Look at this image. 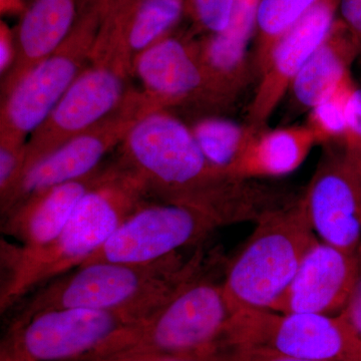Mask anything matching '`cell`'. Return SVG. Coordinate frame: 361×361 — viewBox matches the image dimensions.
Wrapping results in <instances>:
<instances>
[{
    "instance_id": "12",
    "label": "cell",
    "mask_w": 361,
    "mask_h": 361,
    "mask_svg": "<svg viewBox=\"0 0 361 361\" xmlns=\"http://www.w3.org/2000/svg\"><path fill=\"white\" fill-rule=\"evenodd\" d=\"M301 202L320 241L355 253L361 245V171L342 149L323 155Z\"/></svg>"
},
{
    "instance_id": "15",
    "label": "cell",
    "mask_w": 361,
    "mask_h": 361,
    "mask_svg": "<svg viewBox=\"0 0 361 361\" xmlns=\"http://www.w3.org/2000/svg\"><path fill=\"white\" fill-rule=\"evenodd\" d=\"M357 274V256L316 240L295 276L271 310L336 316L345 306Z\"/></svg>"
},
{
    "instance_id": "20",
    "label": "cell",
    "mask_w": 361,
    "mask_h": 361,
    "mask_svg": "<svg viewBox=\"0 0 361 361\" xmlns=\"http://www.w3.org/2000/svg\"><path fill=\"white\" fill-rule=\"evenodd\" d=\"M190 129L207 159L230 175L259 132L248 123L240 125L214 116L199 118Z\"/></svg>"
},
{
    "instance_id": "10",
    "label": "cell",
    "mask_w": 361,
    "mask_h": 361,
    "mask_svg": "<svg viewBox=\"0 0 361 361\" xmlns=\"http://www.w3.org/2000/svg\"><path fill=\"white\" fill-rule=\"evenodd\" d=\"M220 227L211 216L196 209L161 202L148 203L132 214L82 265L154 262L182 249L204 245Z\"/></svg>"
},
{
    "instance_id": "18",
    "label": "cell",
    "mask_w": 361,
    "mask_h": 361,
    "mask_svg": "<svg viewBox=\"0 0 361 361\" xmlns=\"http://www.w3.org/2000/svg\"><path fill=\"white\" fill-rule=\"evenodd\" d=\"M361 47L337 18L329 37L294 78L288 94L298 111H310L351 77L350 66Z\"/></svg>"
},
{
    "instance_id": "8",
    "label": "cell",
    "mask_w": 361,
    "mask_h": 361,
    "mask_svg": "<svg viewBox=\"0 0 361 361\" xmlns=\"http://www.w3.org/2000/svg\"><path fill=\"white\" fill-rule=\"evenodd\" d=\"M132 75V70L120 59L92 54L90 66L30 135L20 177L45 156L118 110L134 92L129 87Z\"/></svg>"
},
{
    "instance_id": "27",
    "label": "cell",
    "mask_w": 361,
    "mask_h": 361,
    "mask_svg": "<svg viewBox=\"0 0 361 361\" xmlns=\"http://www.w3.org/2000/svg\"><path fill=\"white\" fill-rule=\"evenodd\" d=\"M338 20L361 47V0H339Z\"/></svg>"
},
{
    "instance_id": "2",
    "label": "cell",
    "mask_w": 361,
    "mask_h": 361,
    "mask_svg": "<svg viewBox=\"0 0 361 361\" xmlns=\"http://www.w3.org/2000/svg\"><path fill=\"white\" fill-rule=\"evenodd\" d=\"M149 197L142 180L118 161L80 200L49 245L26 250L1 240V313L42 285L84 264L132 214L149 203Z\"/></svg>"
},
{
    "instance_id": "23",
    "label": "cell",
    "mask_w": 361,
    "mask_h": 361,
    "mask_svg": "<svg viewBox=\"0 0 361 361\" xmlns=\"http://www.w3.org/2000/svg\"><path fill=\"white\" fill-rule=\"evenodd\" d=\"M237 0H185V13H189L198 32L211 35L224 30L231 18Z\"/></svg>"
},
{
    "instance_id": "3",
    "label": "cell",
    "mask_w": 361,
    "mask_h": 361,
    "mask_svg": "<svg viewBox=\"0 0 361 361\" xmlns=\"http://www.w3.org/2000/svg\"><path fill=\"white\" fill-rule=\"evenodd\" d=\"M209 257L202 245L188 257L177 252L145 264L97 262L80 266L42 285L16 304L8 327L61 308L114 311L141 322L167 302Z\"/></svg>"
},
{
    "instance_id": "1",
    "label": "cell",
    "mask_w": 361,
    "mask_h": 361,
    "mask_svg": "<svg viewBox=\"0 0 361 361\" xmlns=\"http://www.w3.org/2000/svg\"><path fill=\"white\" fill-rule=\"evenodd\" d=\"M122 144L121 161L142 180L149 196L208 214L221 227L255 224L296 199V194L216 167L191 129L165 110L137 121Z\"/></svg>"
},
{
    "instance_id": "16",
    "label": "cell",
    "mask_w": 361,
    "mask_h": 361,
    "mask_svg": "<svg viewBox=\"0 0 361 361\" xmlns=\"http://www.w3.org/2000/svg\"><path fill=\"white\" fill-rule=\"evenodd\" d=\"M90 0H28L13 32L16 54L4 75L2 97L51 56L77 25Z\"/></svg>"
},
{
    "instance_id": "9",
    "label": "cell",
    "mask_w": 361,
    "mask_h": 361,
    "mask_svg": "<svg viewBox=\"0 0 361 361\" xmlns=\"http://www.w3.org/2000/svg\"><path fill=\"white\" fill-rule=\"evenodd\" d=\"M155 111L142 92H133L115 113L28 169L6 200L0 202L1 216L35 195L96 171L104 156L122 144L137 121Z\"/></svg>"
},
{
    "instance_id": "28",
    "label": "cell",
    "mask_w": 361,
    "mask_h": 361,
    "mask_svg": "<svg viewBox=\"0 0 361 361\" xmlns=\"http://www.w3.org/2000/svg\"><path fill=\"white\" fill-rule=\"evenodd\" d=\"M16 49H14L13 32L1 21L0 25V71L6 75L13 65Z\"/></svg>"
},
{
    "instance_id": "33",
    "label": "cell",
    "mask_w": 361,
    "mask_h": 361,
    "mask_svg": "<svg viewBox=\"0 0 361 361\" xmlns=\"http://www.w3.org/2000/svg\"><path fill=\"white\" fill-rule=\"evenodd\" d=\"M353 361H361V343H360V348H358L357 353H356L355 360H353Z\"/></svg>"
},
{
    "instance_id": "19",
    "label": "cell",
    "mask_w": 361,
    "mask_h": 361,
    "mask_svg": "<svg viewBox=\"0 0 361 361\" xmlns=\"http://www.w3.org/2000/svg\"><path fill=\"white\" fill-rule=\"evenodd\" d=\"M318 144L307 125L263 129L254 135L231 175L258 180L291 174L300 167Z\"/></svg>"
},
{
    "instance_id": "5",
    "label": "cell",
    "mask_w": 361,
    "mask_h": 361,
    "mask_svg": "<svg viewBox=\"0 0 361 361\" xmlns=\"http://www.w3.org/2000/svg\"><path fill=\"white\" fill-rule=\"evenodd\" d=\"M317 239L301 195L293 203L263 216L243 247L225 265L223 286L233 312L272 310Z\"/></svg>"
},
{
    "instance_id": "11",
    "label": "cell",
    "mask_w": 361,
    "mask_h": 361,
    "mask_svg": "<svg viewBox=\"0 0 361 361\" xmlns=\"http://www.w3.org/2000/svg\"><path fill=\"white\" fill-rule=\"evenodd\" d=\"M139 322L123 313L61 308L7 329L1 348L33 361H78L118 330Z\"/></svg>"
},
{
    "instance_id": "34",
    "label": "cell",
    "mask_w": 361,
    "mask_h": 361,
    "mask_svg": "<svg viewBox=\"0 0 361 361\" xmlns=\"http://www.w3.org/2000/svg\"><path fill=\"white\" fill-rule=\"evenodd\" d=\"M27 1H28V0H26V2H27Z\"/></svg>"
},
{
    "instance_id": "26",
    "label": "cell",
    "mask_w": 361,
    "mask_h": 361,
    "mask_svg": "<svg viewBox=\"0 0 361 361\" xmlns=\"http://www.w3.org/2000/svg\"><path fill=\"white\" fill-rule=\"evenodd\" d=\"M357 274L348 301L341 314L356 336L361 339V245L356 251Z\"/></svg>"
},
{
    "instance_id": "25",
    "label": "cell",
    "mask_w": 361,
    "mask_h": 361,
    "mask_svg": "<svg viewBox=\"0 0 361 361\" xmlns=\"http://www.w3.org/2000/svg\"><path fill=\"white\" fill-rule=\"evenodd\" d=\"M200 361H316L280 355L262 349L221 348L214 349Z\"/></svg>"
},
{
    "instance_id": "31",
    "label": "cell",
    "mask_w": 361,
    "mask_h": 361,
    "mask_svg": "<svg viewBox=\"0 0 361 361\" xmlns=\"http://www.w3.org/2000/svg\"><path fill=\"white\" fill-rule=\"evenodd\" d=\"M0 361H33L30 358L11 350V349L1 348H0Z\"/></svg>"
},
{
    "instance_id": "7",
    "label": "cell",
    "mask_w": 361,
    "mask_h": 361,
    "mask_svg": "<svg viewBox=\"0 0 361 361\" xmlns=\"http://www.w3.org/2000/svg\"><path fill=\"white\" fill-rule=\"evenodd\" d=\"M360 343L341 315L244 310L233 314L212 351L254 348L302 360L353 361Z\"/></svg>"
},
{
    "instance_id": "17",
    "label": "cell",
    "mask_w": 361,
    "mask_h": 361,
    "mask_svg": "<svg viewBox=\"0 0 361 361\" xmlns=\"http://www.w3.org/2000/svg\"><path fill=\"white\" fill-rule=\"evenodd\" d=\"M113 166L97 168L85 177L30 197L1 216L2 234L20 241L26 250L49 245L65 228L80 200L108 177Z\"/></svg>"
},
{
    "instance_id": "32",
    "label": "cell",
    "mask_w": 361,
    "mask_h": 361,
    "mask_svg": "<svg viewBox=\"0 0 361 361\" xmlns=\"http://www.w3.org/2000/svg\"><path fill=\"white\" fill-rule=\"evenodd\" d=\"M156 357H158L159 360H161V361H193L189 360H184V358L170 357V356H156Z\"/></svg>"
},
{
    "instance_id": "4",
    "label": "cell",
    "mask_w": 361,
    "mask_h": 361,
    "mask_svg": "<svg viewBox=\"0 0 361 361\" xmlns=\"http://www.w3.org/2000/svg\"><path fill=\"white\" fill-rule=\"evenodd\" d=\"M221 258L210 255L167 302L141 322L128 325L78 361L116 356H170L199 361L224 334L234 312L217 274Z\"/></svg>"
},
{
    "instance_id": "30",
    "label": "cell",
    "mask_w": 361,
    "mask_h": 361,
    "mask_svg": "<svg viewBox=\"0 0 361 361\" xmlns=\"http://www.w3.org/2000/svg\"><path fill=\"white\" fill-rule=\"evenodd\" d=\"M26 6L25 0H1V13H8V11H23Z\"/></svg>"
},
{
    "instance_id": "13",
    "label": "cell",
    "mask_w": 361,
    "mask_h": 361,
    "mask_svg": "<svg viewBox=\"0 0 361 361\" xmlns=\"http://www.w3.org/2000/svg\"><path fill=\"white\" fill-rule=\"evenodd\" d=\"M339 0H322L284 33L273 47L262 68L248 108V125L265 129L294 78L329 37L337 20Z\"/></svg>"
},
{
    "instance_id": "6",
    "label": "cell",
    "mask_w": 361,
    "mask_h": 361,
    "mask_svg": "<svg viewBox=\"0 0 361 361\" xmlns=\"http://www.w3.org/2000/svg\"><path fill=\"white\" fill-rule=\"evenodd\" d=\"M104 13V0H90L65 42L4 97L0 141L26 145V135L39 129L51 115L66 90L90 66Z\"/></svg>"
},
{
    "instance_id": "29",
    "label": "cell",
    "mask_w": 361,
    "mask_h": 361,
    "mask_svg": "<svg viewBox=\"0 0 361 361\" xmlns=\"http://www.w3.org/2000/svg\"><path fill=\"white\" fill-rule=\"evenodd\" d=\"M87 361H161L156 356L134 355V356H116V357L99 358Z\"/></svg>"
},
{
    "instance_id": "24",
    "label": "cell",
    "mask_w": 361,
    "mask_h": 361,
    "mask_svg": "<svg viewBox=\"0 0 361 361\" xmlns=\"http://www.w3.org/2000/svg\"><path fill=\"white\" fill-rule=\"evenodd\" d=\"M341 145L344 156L361 171V87L356 85L349 96Z\"/></svg>"
},
{
    "instance_id": "21",
    "label": "cell",
    "mask_w": 361,
    "mask_h": 361,
    "mask_svg": "<svg viewBox=\"0 0 361 361\" xmlns=\"http://www.w3.org/2000/svg\"><path fill=\"white\" fill-rule=\"evenodd\" d=\"M322 0H261L256 21L255 61L258 71L277 40Z\"/></svg>"
},
{
    "instance_id": "22",
    "label": "cell",
    "mask_w": 361,
    "mask_h": 361,
    "mask_svg": "<svg viewBox=\"0 0 361 361\" xmlns=\"http://www.w3.org/2000/svg\"><path fill=\"white\" fill-rule=\"evenodd\" d=\"M355 87L353 78H348L308 111L310 115L306 125L315 135L318 144L341 142L345 132L348 102Z\"/></svg>"
},
{
    "instance_id": "14",
    "label": "cell",
    "mask_w": 361,
    "mask_h": 361,
    "mask_svg": "<svg viewBox=\"0 0 361 361\" xmlns=\"http://www.w3.org/2000/svg\"><path fill=\"white\" fill-rule=\"evenodd\" d=\"M133 73L144 87L142 94L157 110L186 104L212 108L191 37L171 35L152 45L135 59Z\"/></svg>"
}]
</instances>
